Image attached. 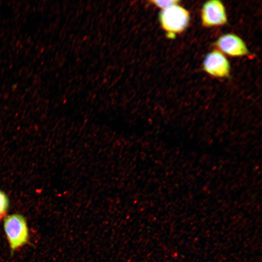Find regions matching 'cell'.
I'll return each instance as SVG.
<instances>
[{"label":"cell","mask_w":262,"mask_h":262,"mask_svg":"<svg viewBox=\"0 0 262 262\" xmlns=\"http://www.w3.org/2000/svg\"><path fill=\"white\" fill-rule=\"evenodd\" d=\"M9 200L6 195L0 190V217L4 216L9 208Z\"/></svg>","instance_id":"obj_6"},{"label":"cell","mask_w":262,"mask_h":262,"mask_svg":"<svg viewBox=\"0 0 262 262\" xmlns=\"http://www.w3.org/2000/svg\"><path fill=\"white\" fill-rule=\"evenodd\" d=\"M204 70L212 76L223 78L229 74L230 66L226 57L219 51L208 53L203 62Z\"/></svg>","instance_id":"obj_4"},{"label":"cell","mask_w":262,"mask_h":262,"mask_svg":"<svg viewBox=\"0 0 262 262\" xmlns=\"http://www.w3.org/2000/svg\"><path fill=\"white\" fill-rule=\"evenodd\" d=\"M4 229L11 249L15 250L28 241L29 231L25 218L19 214L6 216L4 220Z\"/></svg>","instance_id":"obj_1"},{"label":"cell","mask_w":262,"mask_h":262,"mask_svg":"<svg viewBox=\"0 0 262 262\" xmlns=\"http://www.w3.org/2000/svg\"><path fill=\"white\" fill-rule=\"evenodd\" d=\"M216 44L221 50L229 56H242L248 53L244 42L234 34L228 33L221 36Z\"/></svg>","instance_id":"obj_5"},{"label":"cell","mask_w":262,"mask_h":262,"mask_svg":"<svg viewBox=\"0 0 262 262\" xmlns=\"http://www.w3.org/2000/svg\"><path fill=\"white\" fill-rule=\"evenodd\" d=\"M201 20L203 25L207 27L226 24L227 17L224 6L221 1L212 0L205 2L201 10Z\"/></svg>","instance_id":"obj_3"},{"label":"cell","mask_w":262,"mask_h":262,"mask_svg":"<svg viewBox=\"0 0 262 262\" xmlns=\"http://www.w3.org/2000/svg\"><path fill=\"white\" fill-rule=\"evenodd\" d=\"M159 19L162 28L172 36L185 29L189 22L190 15L186 9L176 4L162 10Z\"/></svg>","instance_id":"obj_2"},{"label":"cell","mask_w":262,"mask_h":262,"mask_svg":"<svg viewBox=\"0 0 262 262\" xmlns=\"http://www.w3.org/2000/svg\"><path fill=\"white\" fill-rule=\"evenodd\" d=\"M151 2L157 7L163 10L172 5L178 4L180 1L178 0H152Z\"/></svg>","instance_id":"obj_7"}]
</instances>
